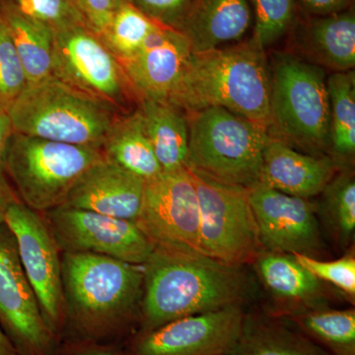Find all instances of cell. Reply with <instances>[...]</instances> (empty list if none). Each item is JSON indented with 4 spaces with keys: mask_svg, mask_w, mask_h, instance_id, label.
<instances>
[{
    "mask_svg": "<svg viewBox=\"0 0 355 355\" xmlns=\"http://www.w3.org/2000/svg\"><path fill=\"white\" fill-rule=\"evenodd\" d=\"M62 342L123 343L139 331L142 266L71 253H62Z\"/></svg>",
    "mask_w": 355,
    "mask_h": 355,
    "instance_id": "6da1fadb",
    "label": "cell"
},
{
    "mask_svg": "<svg viewBox=\"0 0 355 355\" xmlns=\"http://www.w3.org/2000/svg\"><path fill=\"white\" fill-rule=\"evenodd\" d=\"M241 268L205 254L154 249L142 266L139 331L153 330L180 318L242 306L249 295V280Z\"/></svg>",
    "mask_w": 355,
    "mask_h": 355,
    "instance_id": "7a4b0ae2",
    "label": "cell"
},
{
    "mask_svg": "<svg viewBox=\"0 0 355 355\" xmlns=\"http://www.w3.org/2000/svg\"><path fill=\"white\" fill-rule=\"evenodd\" d=\"M270 71L265 49L253 38L234 46L191 51L170 104L187 114L223 108L270 128Z\"/></svg>",
    "mask_w": 355,
    "mask_h": 355,
    "instance_id": "3957f363",
    "label": "cell"
},
{
    "mask_svg": "<svg viewBox=\"0 0 355 355\" xmlns=\"http://www.w3.org/2000/svg\"><path fill=\"white\" fill-rule=\"evenodd\" d=\"M270 71V135L311 155L328 156L330 100L323 69L293 53H275Z\"/></svg>",
    "mask_w": 355,
    "mask_h": 355,
    "instance_id": "277c9868",
    "label": "cell"
},
{
    "mask_svg": "<svg viewBox=\"0 0 355 355\" xmlns=\"http://www.w3.org/2000/svg\"><path fill=\"white\" fill-rule=\"evenodd\" d=\"M14 132L101 149L116 110L57 77L28 85L8 110Z\"/></svg>",
    "mask_w": 355,
    "mask_h": 355,
    "instance_id": "5b68a950",
    "label": "cell"
},
{
    "mask_svg": "<svg viewBox=\"0 0 355 355\" xmlns=\"http://www.w3.org/2000/svg\"><path fill=\"white\" fill-rule=\"evenodd\" d=\"M187 114L189 170L229 186L250 189L259 183L268 130L223 108Z\"/></svg>",
    "mask_w": 355,
    "mask_h": 355,
    "instance_id": "8992f818",
    "label": "cell"
},
{
    "mask_svg": "<svg viewBox=\"0 0 355 355\" xmlns=\"http://www.w3.org/2000/svg\"><path fill=\"white\" fill-rule=\"evenodd\" d=\"M104 157L101 149L13 132L2 170L18 200L44 214L64 205L84 172Z\"/></svg>",
    "mask_w": 355,
    "mask_h": 355,
    "instance_id": "52a82bcc",
    "label": "cell"
},
{
    "mask_svg": "<svg viewBox=\"0 0 355 355\" xmlns=\"http://www.w3.org/2000/svg\"><path fill=\"white\" fill-rule=\"evenodd\" d=\"M190 172L200 207L202 254L231 266L254 263L263 248L248 189Z\"/></svg>",
    "mask_w": 355,
    "mask_h": 355,
    "instance_id": "ba28073f",
    "label": "cell"
},
{
    "mask_svg": "<svg viewBox=\"0 0 355 355\" xmlns=\"http://www.w3.org/2000/svg\"><path fill=\"white\" fill-rule=\"evenodd\" d=\"M53 76L121 114L139 102L120 60L85 25L55 33Z\"/></svg>",
    "mask_w": 355,
    "mask_h": 355,
    "instance_id": "9c48e42d",
    "label": "cell"
},
{
    "mask_svg": "<svg viewBox=\"0 0 355 355\" xmlns=\"http://www.w3.org/2000/svg\"><path fill=\"white\" fill-rule=\"evenodd\" d=\"M135 223L154 249L202 254L200 207L190 170L162 172L146 182L144 200Z\"/></svg>",
    "mask_w": 355,
    "mask_h": 355,
    "instance_id": "30bf717a",
    "label": "cell"
},
{
    "mask_svg": "<svg viewBox=\"0 0 355 355\" xmlns=\"http://www.w3.org/2000/svg\"><path fill=\"white\" fill-rule=\"evenodd\" d=\"M0 329L18 355L60 354L62 340L44 321L6 223L0 226Z\"/></svg>",
    "mask_w": 355,
    "mask_h": 355,
    "instance_id": "8fae6325",
    "label": "cell"
},
{
    "mask_svg": "<svg viewBox=\"0 0 355 355\" xmlns=\"http://www.w3.org/2000/svg\"><path fill=\"white\" fill-rule=\"evenodd\" d=\"M43 216L62 253L100 254L144 266L154 251L133 221L67 205Z\"/></svg>",
    "mask_w": 355,
    "mask_h": 355,
    "instance_id": "7c38bea8",
    "label": "cell"
},
{
    "mask_svg": "<svg viewBox=\"0 0 355 355\" xmlns=\"http://www.w3.org/2000/svg\"><path fill=\"white\" fill-rule=\"evenodd\" d=\"M6 224L15 237L21 265L38 298L44 321L60 338L64 322L62 251L43 214L19 200L9 207Z\"/></svg>",
    "mask_w": 355,
    "mask_h": 355,
    "instance_id": "4fadbf2b",
    "label": "cell"
},
{
    "mask_svg": "<svg viewBox=\"0 0 355 355\" xmlns=\"http://www.w3.org/2000/svg\"><path fill=\"white\" fill-rule=\"evenodd\" d=\"M242 306L180 318L137 331L123 343L127 355H228L244 326Z\"/></svg>",
    "mask_w": 355,
    "mask_h": 355,
    "instance_id": "5bb4252c",
    "label": "cell"
},
{
    "mask_svg": "<svg viewBox=\"0 0 355 355\" xmlns=\"http://www.w3.org/2000/svg\"><path fill=\"white\" fill-rule=\"evenodd\" d=\"M248 197L265 251L320 259L324 241L315 202L261 184L248 189Z\"/></svg>",
    "mask_w": 355,
    "mask_h": 355,
    "instance_id": "9a60e30c",
    "label": "cell"
},
{
    "mask_svg": "<svg viewBox=\"0 0 355 355\" xmlns=\"http://www.w3.org/2000/svg\"><path fill=\"white\" fill-rule=\"evenodd\" d=\"M191 51L181 33L159 25L135 55L121 62L137 100L169 103Z\"/></svg>",
    "mask_w": 355,
    "mask_h": 355,
    "instance_id": "2e32d148",
    "label": "cell"
},
{
    "mask_svg": "<svg viewBox=\"0 0 355 355\" xmlns=\"http://www.w3.org/2000/svg\"><path fill=\"white\" fill-rule=\"evenodd\" d=\"M144 189V180L103 157L77 180L64 205L135 222Z\"/></svg>",
    "mask_w": 355,
    "mask_h": 355,
    "instance_id": "e0dca14e",
    "label": "cell"
},
{
    "mask_svg": "<svg viewBox=\"0 0 355 355\" xmlns=\"http://www.w3.org/2000/svg\"><path fill=\"white\" fill-rule=\"evenodd\" d=\"M292 48L310 64L334 72L355 67V14L350 8L324 16L308 15L294 22Z\"/></svg>",
    "mask_w": 355,
    "mask_h": 355,
    "instance_id": "ac0fdd59",
    "label": "cell"
},
{
    "mask_svg": "<svg viewBox=\"0 0 355 355\" xmlns=\"http://www.w3.org/2000/svg\"><path fill=\"white\" fill-rule=\"evenodd\" d=\"M340 168L329 156L300 153L270 137L263 153L258 184L302 198H316Z\"/></svg>",
    "mask_w": 355,
    "mask_h": 355,
    "instance_id": "d6986e66",
    "label": "cell"
},
{
    "mask_svg": "<svg viewBox=\"0 0 355 355\" xmlns=\"http://www.w3.org/2000/svg\"><path fill=\"white\" fill-rule=\"evenodd\" d=\"M266 291L277 301L275 318L327 307L322 282L296 261L293 254L263 250L254 261Z\"/></svg>",
    "mask_w": 355,
    "mask_h": 355,
    "instance_id": "ffe728a7",
    "label": "cell"
},
{
    "mask_svg": "<svg viewBox=\"0 0 355 355\" xmlns=\"http://www.w3.org/2000/svg\"><path fill=\"white\" fill-rule=\"evenodd\" d=\"M252 21L249 0H191L177 31L198 53L242 39Z\"/></svg>",
    "mask_w": 355,
    "mask_h": 355,
    "instance_id": "44dd1931",
    "label": "cell"
},
{
    "mask_svg": "<svg viewBox=\"0 0 355 355\" xmlns=\"http://www.w3.org/2000/svg\"><path fill=\"white\" fill-rule=\"evenodd\" d=\"M137 110L163 172L186 167L189 153L188 114L167 102L140 99Z\"/></svg>",
    "mask_w": 355,
    "mask_h": 355,
    "instance_id": "7402d4cb",
    "label": "cell"
},
{
    "mask_svg": "<svg viewBox=\"0 0 355 355\" xmlns=\"http://www.w3.org/2000/svg\"><path fill=\"white\" fill-rule=\"evenodd\" d=\"M101 151L107 160L146 182L163 172L137 108L116 119L103 141Z\"/></svg>",
    "mask_w": 355,
    "mask_h": 355,
    "instance_id": "603a6c76",
    "label": "cell"
},
{
    "mask_svg": "<svg viewBox=\"0 0 355 355\" xmlns=\"http://www.w3.org/2000/svg\"><path fill=\"white\" fill-rule=\"evenodd\" d=\"M228 355L331 354L279 318L246 315L239 340Z\"/></svg>",
    "mask_w": 355,
    "mask_h": 355,
    "instance_id": "cb8c5ba5",
    "label": "cell"
},
{
    "mask_svg": "<svg viewBox=\"0 0 355 355\" xmlns=\"http://www.w3.org/2000/svg\"><path fill=\"white\" fill-rule=\"evenodd\" d=\"M0 16L6 22L29 85L53 76L55 33L3 3H0Z\"/></svg>",
    "mask_w": 355,
    "mask_h": 355,
    "instance_id": "d4e9b609",
    "label": "cell"
},
{
    "mask_svg": "<svg viewBox=\"0 0 355 355\" xmlns=\"http://www.w3.org/2000/svg\"><path fill=\"white\" fill-rule=\"evenodd\" d=\"M330 100L328 156L338 168H352L355 156L354 70L334 72L327 78Z\"/></svg>",
    "mask_w": 355,
    "mask_h": 355,
    "instance_id": "484cf974",
    "label": "cell"
},
{
    "mask_svg": "<svg viewBox=\"0 0 355 355\" xmlns=\"http://www.w3.org/2000/svg\"><path fill=\"white\" fill-rule=\"evenodd\" d=\"M331 355H355V310L321 308L282 318Z\"/></svg>",
    "mask_w": 355,
    "mask_h": 355,
    "instance_id": "4316f807",
    "label": "cell"
},
{
    "mask_svg": "<svg viewBox=\"0 0 355 355\" xmlns=\"http://www.w3.org/2000/svg\"><path fill=\"white\" fill-rule=\"evenodd\" d=\"M315 202L318 218L338 246L345 249L355 232V180L352 168H340Z\"/></svg>",
    "mask_w": 355,
    "mask_h": 355,
    "instance_id": "83f0119b",
    "label": "cell"
},
{
    "mask_svg": "<svg viewBox=\"0 0 355 355\" xmlns=\"http://www.w3.org/2000/svg\"><path fill=\"white\" fill-rule=\"evenodd\" d=\"M158 26L132 2L116 0L113 16L101 40L114 57L123 62L139 51Z\"/></svg>",
    "mask_w": 355,
    "mask_h": 355,
    "instance_id": "f1b7e54d",
    "label": "cell"
},
{
    "mask_svg": "<svg viewBox=\"0 0 355 355\" xmlns=\"http://www.w3.org/2000/svg\"><path fill=\"white\" fill-rule=\"evenodd\" d=\"M250 4L254 18L252 38L265 50L291 31L295 22V0H250Z\"/></svg>",
    "mask_w": 355,
    "mask_h": 355,
    "instance_id": "f546056e",
    "label": "cell"
},
{
    "mask_svg": "<svg viewBox=\"0 0 355 355\" xmlns=\"http://www.w3.org/2000/svg\"><path fill=\"white\" fill-rule=\"evenodd\" d=\"M0 3L10 7L28 19L50 28L53 33L85 25L72 0H0Z\"/></svg>",
    "mask_w": 355,
    "mask_h": 355,
    "instance_id": "4dcf8cb0",
    "label": "cell"
},
{
    "mask_svg": "<svg viewBox=\"0 0 355 355\" xmlns=\"http://www.w3.org/2000/svg\"><path fill=\"white\" fill-rule=\"evenodd\" d=\"M28 85L24 67L0 16V110L8 113Z\"/></svg>",
    "mask_w": 355,
    "mask_h": 355,
    "instance_id": "1f68e13d",
    "label": "cell"
},
{
    "mask_svg": "<svg viewBox=\"0 0 355 355\" xmlns=\"http://www.w3.org/2000/svg\"><path fill=\"white\" fill-rule=\"evenodd\" d=\"M294 258L321 282L331 284L349 297L355 296V258L345 254L334 261H323L306 254H294Z\"/></svg>",
    "mask_w": 355,
    "mask_h": 355,
    "instance_id": "d6a6232c",
    "label": "cell"
},
{
    "mask_svg": "<svg viewBox=\"0 0 355 355\" xmlns=\"http://www.w3.org/2000/svg\"><path fill=\"white\" fill-rule=\"evenodd\" d=\"M130 2L149 19L177 30L191 0H132Z\"/></svg>",
    "mask_w": 355,
    "mask_h": 355,
    "instance_id": "836d02e7",
    "label": "cell"
},
{
    "mask_svg": "<svg viewBox=\"0 0 355 355\" xmlns=\"http://www.w3.org/2000/svg\"><path fill=\"white\" fill-rule=\"evenodd\" d=\"M89 30L100 39L110 24L116 0H72Z\"/></svg>",
    "mask_w": 355,
    "mask_h": 355,
    "instance_id": "e575fe53",
    "label": "cell"
},
{
    "mask_svg": "<svg viewBox=\"0 0 355 355\" xmlns=\"http://www.w3.org/2000/svg\"><path fill=\"white\" fill-rule=\"evenodd\" d=\"M58 355H127L123 343L64 340Z\"/></svg>",
    "mask_w": 355,
    "mask_h": 355,
    "instance_id": "d590c367",
    "label": "cell"
},
{
    "mask_svg": "<svg viewBox=\"0 0 355 355\" xmlns=\"http://www.w3.org/2000/svg\"><path fill=\"white\" fill-rule=\"evenodd\" d=\"M298 2L308 15L324 16L345 10L350 0H298Z\"/></svg>",
    "mask_w": 355,
    "mask_h": 355,
    "instance_id": "8d00e7d4",
    "label": "cell"
},
{
    "mask_svg": "<svg viewBox=\"0 0 355 355\" xmlns=\"http://www.w3.org/2000/svg\"><path fill=\"white\" fill-rule=\"evenodd\" d=\"M18 198L12 186L9 183L3 170L0 169V226L6 223V216L9 207Z\"/></svg>",
    "mask_w": 355,
    "mask_h": 355,
    "instance_id": "74e56055",
    "label": "cell"
},
{
    "mask_svg": "<svg viewBox=\"0 0 355 355\" xmlns=\"http://www.w3.org/2000/svg\"><path fill=\"white\" fill-rule=\"evenodd\" d=\"M13 132L10 116L7 112L0 110V169H2L7 144L12 137Z\"/></svg>",
    "mask_w": 355,
    "mask_h": 355,
    "instance_id": "f35d334b",
    "label": "cell"
},
{
    "mask_svg": "<svg viewBox=\"0 0 355 355\" xmlns=\"http://www.w3.org/2000/svg\"><path fill=\"white\" fill-rule=\"evenodd\" d=\"M0 355H18L12 343L9 342L1 329H0Z\"/></svg>",
    "mask_w": 355,
    "mask_h": 355,
    "instance_id": "ab89813d",
    "label": "cell"
},
{
    "mask_svg": "<svg viewBox=\"0 0 355 355\" xmlns=\"http://www.w3.org/2000/svg\"><path fill=\"white\" fill-rule=\"evenodd\" d=\"M128 1H130H130H132V0H128Z\"/></svg>",
    "mask_w": 355,
    "mask_h": 355,
    "instance_id": "60d3db41",
    "label": "cell"
}]
</instances>
